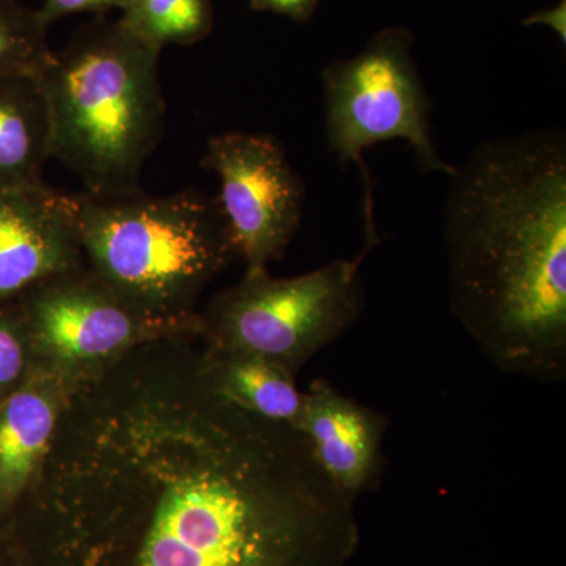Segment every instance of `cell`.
I'll return each instance as SVG.
<instances>
[{
	"mask_svg": "<svg viewBox=\"0 0 566 566\" xmlns=\"http://www.w3.org/2000/svg\"><path fill=\"white\" fill-rule=\"evenodd\" d=\"M447 286L453 315L505 374L566 375V137L483 142L449 175Z\"/></svg>",
	"mask_w": 566,
	"mask_h": 566,
	"instance_id": "1",
	"label": "cell"
},
{
	"mask_svg": "<svg viewBox=\"0 0 566 566\" xmlns=\"http://www.w3.org/2000/svg\"><path fill=\"white\" fill-rule=\"evenodd\" d=\"M161 50L120 21L84 25L40 80L50 106L52 158L84 181L85 192L137 191L142 167L166 123Z\"/></svg>",
	"mask_w": 566,
	"mask_h": 566,
	"instance_id": "2",
	"label": "cell"
},
{
	"mask_svg": "<svg viewBox=\"0 0 566 566\" xmlns=\"http://www.w3.org/2000/svg\"><path fill=\"white\" fill-rule=\"evenodd\" d=\"M70 197L87 266L155 318H191L205 289L238 259L218 199L207 193Z\"/></svg>",
	"mask_w": 566,
	"mask_h": 566,
	"instance_id": "3",
	"label": "cell"
},
{
	"mask_svg": "<svg viewBox=\"0 0 566 566\" xmlns=\"http://www.w3.org/2000/svg\"><path fill=\"white\" fill-rule=\"evenodd\" d=\"M367 249L294 277L245 271L216 293L199 315V342L208 348L263 357L294 376L316 353L342 337L364 311L360 268Z\"/></svg>",
	"mask_w": 566,
	"mask_h": 566,
	"instance_id": "4",
	"label": "cell"
},
{
	"mask_svg": "<svg viewBox=\"0 0 566 566\" xmlns=\"http://www.w3.org/2000/svg\"><path fill=\"white\" fill-rule=\"evenodd\" d=\"M415 36L400 25L375 33L359 54L327 63L322 71L324 123L329 150L364 180L365 248L381 243L375 223V193L364 153L375 145L405 140L420 170L449 177L455 166L439 155L431 132V102L420 76Z\"/></svg>",
	"mask_w": 566,
	"mask_h": 566,
	"instance_id": "5",
	"label": "cell"
},
{
	"mask_svg": "<svg viewBox=\"0 0 566 566\" xmlns=\"http://www.w3.org/2000/svg\"><path fill=\"white\" fill-rule=\"evenodd\" d=\"M33 365L87 379L140 346L199 340V315L163 319L144 314L87 263L52 275L18 297Z\"/></svg>",
	"mask_w": 566,
	"mask_h": 566,
	"instance_id": "6",
	"label": "cell"
},
{
	"mask_svg": "<svg viewBox=\"0 0 566 566\" xmlns=\"http://www.w3.org/2000/svg\"><path fill=\"white\" fill-rule=\"evenodd\" d=\"M202 166L221 180L219 207L245 271L268 270L300 230L304 182L274 136L227 132L207 144Z\"/></svg>",
	"mask_w": 566,
	"mask_h": 566,
	"instance_id": "7",
	"label": "cell"
},
{
	"mask_svg": "<svg viewBox=\"0 0 566 566\" xmlns=\"http://www.w3.org/2000/svg\"><path fill=\"white\" fill-rule=\"evenodd\" d=\"M84 263L70 193L0 186V304Z\"/></svg>",
	"mask_w": 566,
	"mask_h": 566,
	"instance_id": "8",
	"label": "cell"
},
{
	"mask_svg": "<svg viewBox=\"0 0 566 566\" xmlns=\"http://www.w3.org/2000/svg\"><path fill=\"white\" fill-rule=\"evenodd\" d=\"M311 446L324 474L352 502L381 475L387 431L385 415L338 392L327 379H315L304 392L296 428Z\"/></svg>",
	"mask_w": 566,
	"mask_h": 566,
	"instance_id": "9",
	"label": "cell"
},
{
	"mask_svg": "<svg viewBox=\"0 0 566 566\" xmlns=\"http://www.w3.org/2000/svg\"><path fill=\"white\" fill-rule=\"evenodd\" d=\"M84 381L33 365L25 381L0 401V524L39 475L63 412Z\"/></svg>",
	"mask_w": 566,
	"mask_h": 566,
	"instance_id": "10",
	"label": "cell"
},
{
	"mask_svg": "<svg viewBox=\"0 0 566 566\" xmlns=\"http://www.w3.org/2000/svg\"><path fill=\"white\" fill-rule=\"evenodd\" d=\"M51 158L50 106L40 77L0 80V186L41 185Z\"/></svg>",
	"mask_w": 566,
	"mask_h": 566,
	"instance_id": "11",
	"label": "cell"
},
{
	"mask_svg": "<svg viewBox=\"0 0 566 566\" xmlns=\"http://www.w3.org/2000/svg\"><path fill=\"white\" fill-rule=\"evenodd\" d=\"M200 346L203 371L216 392L244 411L296 430L304 406L296 376L253 354Z\"/></svg>",
	"mask_w": 566,
	"mask_h": 566,
	"instance_id": "12",
	"label": "cell"
},
{
	"mask_svg": "<svg viewBox=\"0 0 566 566\" xmlns=\"http://www.w3.org/2000/svg\"><path fill=\"white\" fill-rule=\"evenodd\" d=\"M123 25L137 39L158 48L191 46L214 28L211 0H132L122 11Z\"/></svg>",
	"mask_w": 566,
	"mask_h": 566,
	"instance_id": "13",
	"label": "cell"
},
{
	"mask_svg": "<svg viewBox=\"0 0 566 566\" xmlns=\"http://www.w3.org/2000/svg\"><path fill=\"white\" fill-rule=\"evenodd\" d=\"M39 11L18 0H0V80L40 77L51 65L54 51Z\"/></svg>",
	"mask_w": 566,
	"mask_h": 566,
	"instance_id": "14",
	"label": "cell"
},
{
	"mask_svg": "<svg viewBox=\"0 0 566 566\" xmlns=\"http://www.w3.org/2000/svg\"><path fill=\"white\" fill-rule=\"evenodd\" d=\"M32 367L31 340L20 303L0 304V401L25 381Z\"/></svg>",
	"mask_w": 566,
	"mask_h": 566,
	"instance_id": "15",
	"label": "cell"
},
{
	"mask_svg": "<svg viewBox=\"0 0 566 566\" xmlns=\"http://www.w3.org/2000/svg\"><path fill=\"white\" fill-rule=\"evenodd\" d=\"M132 0H43L39 14L43 24L50 28L62 18L91 13L103 18L112 10H125Z\"/></svg>",
	"mask_w": 566,
	"mask_h": 566,
	"instance_id": "16",
	"label": "cell"
},
{
	"mask_svg": "<svg viewBox=\"0 0 566 566\" xmlns=\"http://www.w3.org/2000/svg\"><path fill=\"white\" fill-rule=\"evenodd\" d=\"M318 3L319 0H251L253 11L281 14L301 24L314 18Z\"/></svg>",
	"mask_w": 566,
	"mask_h": 566,
	"instance_id": "17",
	"label": "cell"
},
{
	"mask_svg": "<svg viewBox=\"0 0 566 566\" xmlns=\"http://www.w3.org/2000/svg\"><path fill=\"white\" fill-rule=\"evenodd\" d=\"M524 28H531V25H543V28H549L551 31L556 32L558 39L562 40L564 46L566 44V0H558L556 6L549 7V9H543L535 11V13L528 14L523 20Z\"/></svg>",
	"mask_w": 566,
	"mask_h": 566,
	"instance_id": "18",
	"label": "cell"
},
{
	"mask_svg": "<svg viewBox=\"0 0 566 566\" xmlns=\"http://www.w3.org/2000/svg\"><path fill=\"white\" fill-rule=\"evenodd\" d=\"M0 566H3L2 564H0Z\"/></svg>",
	"mask_w": 566,
	"mask_h": 566,
	"instance_id": "19",
	"label": "cell"
}]
</instances>
